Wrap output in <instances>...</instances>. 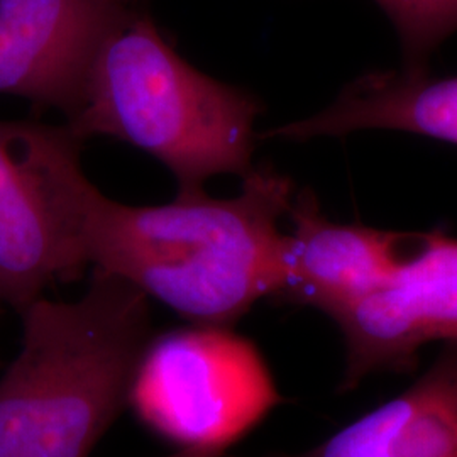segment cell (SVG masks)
Here are the masks:
<instances>
[{"label": "cell", "instance_id": "cell-1", "mask_svg": "<svg viewBox=\"0 0 457 457\" xmlns=\"http://www.w3.org/2000/svg\"><path fill=\"white\" fill-rule=\"evenodd\" d=\"M295 183L254 166L239 195L204 188L134 207L94 188L83 222L87 264L122 278L194 326L232 327L285 281V234Z\"/></svg>", "mask_w": 457, "mask_h": 457}, {"label": "cell", "instance_id": "cell-2", "mask_svg": "<svg viewBox=\"0 0 457 457\" xmlns=\"http://www.w3.org/2000/svg\"><path fill=\"white\" fill-rule=\"evenodd\" d=\"M0 378V457H90L129 405L153 339L149 298L94 268L75 302L41 296Z\"/></svg>", "mask_w": 457, "mask_h": 457}, {"label": "cell", "instance_id": "cell-3", "mask_svg": "<svg viewBox=\"0 0 457 457\" xmlns=\"http://www.w3.org/2000/svg\"><path fill=\"white\" fill-rule=\"evenodd\" d=\"M253 94L219 82L183 60L153 21L126 9L87 70L66 126L80 139L109 136L143 149L175 175L179 192L215 175L254 168Z\"/></svg>", "mask_w": 457, "mask_h": 457}, {"label": "cell", "instance_id": "cell-4", "mask_svg": "<svg viewBox=\"0 0 457 457\" xmlns=\"http://www.w3.org/2000/svg\"><path fill=\"white\" fill-rule=\"evenodd\" d=\"M68 126L0 120V307L17 313L87 266L83 222L94 185Z\"/></svg>", "mask_w": 457, "mask_h": 457}, {"label": "cell", "instance_id": "cell-5", "mask_svg": "<svg viewBox=\"0 0 457 457\" xmlns=\"http://www.w3.org/2000/svg\"><path fill=\"white\" fill-rule=\"evenodd\" d=\"M279 400L254 344L230 327L192 326L153 336L129 405L180 449L222 454Z\"/></svg>", "mask_w": 457, "mask_h": 457}, {"label": "cell", "instance_id": "cell-6", "mask_svg": "<svg viewBox=\"0 0 457 457\" xmlns=\"http://www.w3.org/2000/svg\"><path fill=\"white\" fill-rule=\"evenodd\" d=\"M332 320L343 334L345 392L373 373L413 368L425 344L457 341L456 237L411 236L388 283Z\"/></svg>", "mask_w": 457, "mask_h": 457}, {"label": "cell", "instance_id": "cell-7", "mask_svg": "<svg viewBox=\"0 0 457 457\" xmlns=\"http://www.w3.org/2000/svg\"><path fill=\"white\" fill-rule=\"evenodd\" d=\"M117 0H0V94L70 114Z\"/></svg>", "mask_w": 457, "mask_h": 457}, {"label": "cell", "instance_id": "cell-8", "mask_svg": "<svg viewBox=\"0 0 457 457\" xmlns=\"http://www.w3.org/2000/svg\"><path fill=\"white\" fill-rule=\"evenodd\" d=\"M285 234V281L277 298L334 319L395 275L411 236L334 222L311 188L295 192Z\"/></svg>", "mask_w": 457, "mask_h": 457}, {"label": "cell", "instance_id": "cell-9", "mask_svg": "<svg viewBox=\"0 0 457 457\" xmlns=\"http://www.w3.org/2000/svg\"><path fill=\"white\" fill-rule=\"evenodd\" d=\"M270 457H457V341L398 396L303 453Z\"/></svg>", "mask_w": 457, "mask_h": 457}, {"label": "cell", "instance_id": "cell-10", "mask_svg": "<svg viewBox=\"0 0 457 457\" xmlns=\"http://www.w3.org/2000/svg\"><path fill=\"white\" fill-rule=\"evenodd\" d=\"M368 129L411 132L457 146V75L437 79L403 68L364 73L319 114L258 137L309 141Z\"/></svg>", "mask_w": 457, "mask_h": 457}, {"label": "cell", "instance_id": "cell-11", "mask_svg": "<svg viewBox=\"0 0 457 457\" xmlns=\"http://www.w3.org/2000/svg\"><path fill=\"white\" fill-rule=\"evenodd\" d=\"M400 37L403 70L428 71L434 51L457 31V0H375Z\"/></svg>", "mask_w": 457, "mask_h": 457}, {"label": "cell", "instance_id": "cell-12", "mask_svg": "<svg viewBox=\"0 0 457 457\" xmlns=\"http://www.w3.org/2000/svg\"><path fill=\"white\" fill-rule=\"evenodd\" d=\"M222 454L217 453H204V451H188V449H180L177 454L168 457H220Z\"/></svg>", "mask_w": 457, "mask_h": 457}, {"label": "cell", "instance_id": "cell-13", "mask_svg": "<svg viewBox=\"0 0 457 457\" xmlns=\"http://www.w3.org/2000/svg\"><path fill=\"white\" fill-rule=\"evenodd\" d=\"M117 2H122V4H124V2H126V0H117Z\"/></svg>", "mask_w": 457, "mask_h": 457}]
</instances>
